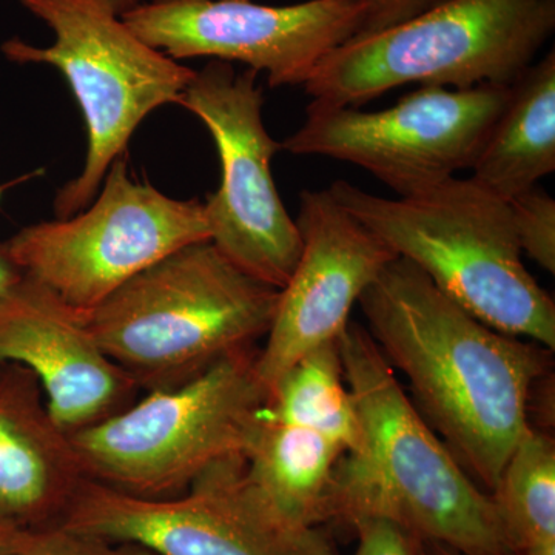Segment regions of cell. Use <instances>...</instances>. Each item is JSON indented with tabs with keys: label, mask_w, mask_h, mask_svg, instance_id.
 Masks as SVG:
<instances>
[{
	"label": "cell",
	"mask_w": 555,
	"mask_h": 555,
	"mask_svg": "<svg viewBox=\"0 0 555 555\" xmlns=\"http://www.w3.org/2000/svg\"><path fill=\"white\" fill-rule=\"evenodd\" d=\"M31 531L0 517V555H17L30 539Z\"/></svg>",
	"instance_id": "d4e9b609"
},
{
	"label": "cell",
	"mask_w": 555,
	"mask_h": 555,
	"mask_svg": "<svg viewBox=\"0 0 555 555\" xmlns=\"http://www.w3.org/2000/svg\"><path fill=\"white\" fill-rule=\"evenodd\" d=\"M102 5L107 7L109 11L116 14V16L122 17L124 14L129 13V11L137 9L138 5H141L142 0H98Z\"/></svg>",
	"instance_id": "4316f807"
},
{
	"label": "cell",
	"mask_w": 555,
	"mask_h": 555,
	"mask_svg": "<svg viewBox=\"0 0 555 555\" xmlns=\"http://www.w3.org/2000/svg\"><path fill=\"white\" fill-rule=\"evenodd\" d=\"M259 347L219 361L184 385L153 390L72 434L83 474L127 494H182L211 467L246 454L269 390Z\"/></svg>",
	"instance_id": "8992f818"
},
{
	"label": "cell",
	"mask_w": 555,
	"mask_h": 555,
	"mask_svg": "<svg viewBox=\"0 0 555 555\" xmlns=\"http://www.w3.org/2000/svg\"><path fill=\"white\" fill-rule=\"evenodd\" d=\"M3 364H5V363H0V372H2Z\"/></svg>",
	"instance_id": "83f0119b"
},
{
	"label": "cell",
	"mask_w": 555,
	"mask_h": 555,
	"mask_svg": "<svg viewBox=\"0 0 555 555\" xmlns=\"http://www.w3.org/2000/svg\"><path fill=\"white\" fill-rule=\"evenodd\" d=\"M470 170L474 181L507 203L554 173V49L513 83L509 101Z\"/></svg>",
	"instance_id": "e0dca14e"
},
{
	"label": "cell",
	"mask_w": 555,
	"mask_h": 555,
	"mask_svg": "<svg viewBox=\"0 0 555 555\" xmlns=\"http://www.w3.org/2000/svg\"><path fill=\"white\" fill-rule=\"evenodd\" d=\"M358 306L427 425L491 492L532 427V393L551 372L553 350L488 326L403 258L386 266Z\"/></svg>",
	"instance_id": "6da1fadb"
},
{
	"label": "cell",
	"mask_w": 555,
	"mask_h": 555,
	"mask_svg": "<svg viewBox=\"0 0 555 555\" xmlns=\"http://www.w3.org/2000/svg\"><path fill=\"white\" fill-rule=\"evenodd\" d=\"M555 31V0H447L332 51L306 83L309 105L360 108L408 83L513 86Z\"/></svg>",
	"instance_id": "5b68a950"
},
{
	"label": "cell",
	"mask_w": 555,
	"mask_h": 555,
	"mask_svg": "<svg viewBox=\"0 0 555 555\" xmlns=\"http://www.w3.org/2000/svg\"><path fill=\"white\" fill-rule=\"evenodd\" d=\"M280 288L248 275L210 240L171 251L83 315L141 392L184 385L266 338Z\"/></svg>",
	"instance_id": "3957f363"
},
{
	"label": "cell",
	"mask_w": 555,
	"mask_h": 555,
	"mask_svg": "<svg viewBox=\"0 0 555 555\" xmlns=\"http://www.w3.org/2000/svg\"><path fill=\"white\" fill-rule=\"evenodd\" d=\"M443 2L447 0H366V13L356 38L389 30Z\"/></svg>",
	"instance_id": "603a6c76"
},
{
	"label": "cell",
	"mask_w": 555,
	"mask_h": 555,
	"mask_svg": "<svg viewBox=\"0 0 555 555\" xmlns=\"http://www.w3.org/2000/svg\"><path fill=\"white\" fill-rule=\"evenodd\" d=\"M60 525L156 555H334L317 528H297L270 509L248 483L243 456L159 499L87 480Z\"/></svg>",
	"instance_id": "8fae6325"
},
{
	"label": "cell",
	"mask_w": 555,
	"mask_h": 555,
	"mask_svg": "<svg viewBox=\"0 0 555 555\" xmlns=\"http://www.w3.org/2000/svg\"><path fill=\"white\" fill-rule=\"evenodd\" d=\"M87 480L72 438L51 416L33 372L3 364L0 517L27 531L60 525Z\"/></svg>",
	"instance_id": "9a60e30c"
},
{
	"label": "cell",
	"mask_w": 555,
	"mask_h": 555,
	"mask_svg": "<svg viewBox=\"0 0 555 555\" xmlns=\"http://www.w3.org/2000/svg\"><path fill=\"white\" fill-rule=\"evenodd\" d=\"M358 546L353 555H416L414 537L382 518H366L352 526Z\"/></svg>",
	"instance_id": "7402d4cb"
},
{
	"label": "cell",
	"mask_w": 555,
	"mask_h": 555,
	"mask_svg": "<svg viewBox=\"0 0 555 555\" xmlns=\"http://www.w3.org/2000/svg\"><path fill=\"white\" fill-rule=\"evenodd\" d=\"M521 254L546 272H555V201L545 190L532 188L509 201Z\"/></svg>",
	"instance_id": "ffe728a7"
},
{
	"label": "cell",
	"mask_w": 555,
	"mask_h": 555,
	"mask_svg": "<svg viewBox=\"0 0 555 555\" xmlns=\"http://www.w3.org/2000/svg\"><path fill=\"white\" fill-rule=\"evenodd\" d=\"M513 555H555V444L534 426L491 491Z\"/></svg>",
	"instance_id": "ac0fdd59"
},
{
	"label": "cell",
	"mask_w": 555,
	"mask_h": 555,
	"mask_svg": "<svg viewBox=\"0 0 555 555\" xmlns=\"http://www.w3.org/2000/svg\"><path fill=\"white\" fill-rule=\"evenodd\" d=\"M0 363L33 372L68 436L118 414L141 392L98 345L83 315L27 276L0 306Z\"/></svg>",
	"instance_id": "5bb4252c"
},
{
	"label": "cell",
	"mask_w": 555,
	"mask_h": 555,
	"mask_svg": "<svg viewBox=\"0 0 555 555\" xmlns=\"http://www.w3.org/2000/svg\"><path fill=\"white\" fill-rule=\"evenodd\" d=\"M364 13L366 0H150L122 21L171 60L241 62L280 89L305 87L327 54L356 38Z\"/></svg>",
	"instance_id": "7c38bea8"
},
{
	"label": "cell",
	"mask_w": 555,
	"mask_h": 555,
	"mask_svg": "<svg viewBox=\"0 0 555 555\" xmlns=\"http://www.w3.org/2000/svg\"><path fill=\"white\" fill-rule=\"evenodd\" d=\"M25 273L11 257L7 243H0V306L24 283Z\"/></svg>",
	"instance_id": "cb8c5ba5"
},
{
	"label": "cell",
	"mask_w": 555,
	"mask_h": 555,
	"mask_svg": "<svg viewBox=\"0 0 555 555\" xmlns=\"http://www.w3.org/2000/svg\"><path fill=\"white\" fill-rule=\"evenodd\" d=\"M337 345L361 444L335 467L327 521L382 518L463 555H513L491 494L427 425L366 327L347 324Z\"/></svg>",
	"instance_id": "7a4b0ae2"
},
{
	"label": "cell",
	"mask_w": 555,
	"mask_h": 555,
	"mask_svg": "<svg viewBox=\"0 0 555 555\" xmlns=\"http://www.w3.org/2000/svg\"><path fill=\"white\" fill-rule=\"evenodd\" d=\"M511 87L420 86L377 112L308 105L305 122L281 142V150L353 164L398 198L415 195L473 169L509 101Z\"/></svg>",
	"instance_id": "9c48e42d"
},
{
	"label": "cell",
	"mask_w": 555,
	"mask_h": 555,
	"mask_svg": "<svg viewBox=\"0 0 555 555\" xmlns=\"http://www.w3.org/2000/svg\"><path fill=\"white\" fill-rule=\"evenodd\" d=\"M295 222L301 254L286 286L280 288L257 360L269 392L299 360L337 343L361 295L398 258L327 189L301 192Z\"/></svg>",
	"instance_id": "4fadbf2b"
},
{
	"label": "cell",
	"mask_w": 555,
	"mask_h": 555,
	"mask_svg": "<svg viewBox=\"0 0 555 555\" xmlns=\"http://www.w3.org/2000/svg\"><path fill=\"white\" fill-rule=\"evenodd\" d=\"M332 198L485 324L554 350L555 305L524 262L509 203L473 178L390 199L337 179Z\"/></svg>",
	"instance_id": "277c9868"
},
{
	"label": "cell",
	"mask_w": 555,
	"mask_h": 555,
	"mask_svg": "<svg viewBox=\"0 0 555 555\" xmlns=\"http://www.w3.org/2000/svg\"><path fill=\"white\" fill-rule=\"evenodd\" d=\"M415 545L416 555H463L459 551L452 550L451 546L441 545V543L415 540Z\"/></svg>",
	"instance_id": "484cf974"
},
{
	"label": "cell",
	"mask_w": 555,
	"mask_h": 555,
	"mask_svg": "<svg viewBox=\"0 0 555 555\" xmlns=\"http://www.w3.org/2000/svg\"><path fill=\"white\" fill-rule=\"evenodd\" d=\"M345 455V449L331 438L273 418L264 408L244 454V474L283 520L315 529L327 521L335 467Z\"/></svg>",
	"instance_id": "2e32d148"
},
{
	"label": "cell",
	"mask_w": 555,
	"mask_h": 555,
	"mask_svg": "<svg viewBox=\"0 0 555 555\" xmlns=\"http://www.w3.org/2000/svg\"><path fill=\"white\" fill-rule=\"evenodd\" d=\"M266 411L273 418L315 429L346 454L360 448V416L347 387L337 343L313 350L288 369L270 389Z\"/></svg>",
	"instance_id": "d6986e66"
},
{
	"label": "cell",
	"mask_w": 555,
	"mask_h": 555,
	"mask_svg": "<svg viewBox=\"0 0 555 555\" xmlns=\"http://www.w3.org/2000/svg\"><path fill=\"white\" fill-rule=\"evenodd\" d=\"M21 3L53 31V43L36 47L11 38L0 51L14 64L50 65L61 72L86 120L83 169L53 199L54 217L67 219L96 198L142 120L164 105L179 104L195 69L150 47L98 0Z\"/></svg>",
	"instance_id": "52a82bcc"
},
{
	"label": "cell",
	"mask_w": 555,
	"mask_h": 555,
	"mask_svg": "<svg viewBox=\"0 0 555 555\" xmlns=\"http://www.w3.org/2000/svg\"><path fill=\"white\" fill-rule=\"evenodd\" d=\"M144 547L112 542L102 537L69 529L64 525L31 531L17 555H149Z\"/></svg>",
	"instance_id": "44dd1931"
},
{
	"label": "cell",
	"mask_w": 555,
	"mask_h": 555,
	"mask_svg": "<svg viewBox=\"0 0 555 555\" xmlns=\"http://www.w3.org/2000/svg\"><path fill=\"white\" fill-rule=\"evenodd\" d=\"M204 240L203 201L171 198L131 178L122 156L89 207L67 219L27 225L7 247L25 276L87 315L142 270Z\"/></svg>",
	"instance_id": "ba28073f"
},
{
	"label": "cell",
	"mask_w": 555,
	"mask_h": 555,
	"mask_svg": "<svg viewBox=\"0 0 555 555\" xmlns=\"http://www.w3.org/2000/svg\"><path fill=\"white\" fill-rule=\"evenodd\" d=\"M179 105L206 126L221 164L219 188L204 201L208 240L248 275L283 288L301 254V236L273 179L281 142L262 119L258 73L208 61L195 69Z\"/></svg>",
	"instance_id": "30bf717a"
}]
</instances>
